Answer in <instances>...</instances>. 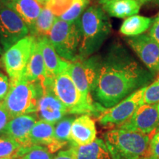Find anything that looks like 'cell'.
Segmentation results:
<instances>
[{"instance_id": "cell-1", "label": "cell", "mask_w": 159, "mask_h": 159, "mask_svg": "<svg viewBox=\"0 0 159 159\" xmlns=\"http://www.w3.org/2000/svg\"><path fill=\"white\" fill-rule=\"evenodd\" d=\"M149 75L121 47L111 49L100 65L95 97L105 108L114 106L136 89L144 87Z\"/></svg>"}, {"instance_id": "cell-2", "label": "cell", "mask_w": 159, "mask_h": 159, "mask_svg": "<svg viewBox=\"0 0 159 159\" xmlns=\"http://www.w3.org/2000/svg\"><path fill=\"white\" fill-rule=\"evenodd\" d=\"M81 40L79 59L87 58L98 50L111 33V25L104 10L91 6L79 19Z\"/></svg>"}, {"instance_id": "cell-3", "label": "cell", "mask_w": 159, "mask_h": 159, "mask_svg": "<svg viewBox=\"0 0 159 159\" xmlns=\"http://www.w3.org/2000/svg\"><path fill=\"white\" fill-rule=\"evenodd\" d=\"M104 139L111 159H137L150 154L148 135L116 128L105 133Z\"/></svg>"}, {"instance_id": "cell-4", "label": "cell", "mask_w": 159, "mask_h": 159, "mask_svg": "<svg viewBox=\"0 0 159 159\" xmlns=\"http://www.w3.org/2000/svg\"><path fill=\"white\" fill-rule=\"evenodd\" d=\"M10 84L8 94L2 102L11 118L37 113L38 102L43 91L41 84L30 82L25 75Z\"/></svg>"}, {"instance_id": "cell-5", "label": "cell", "mask_w": 159, "mask_h": 159, "mask_svg": "<svg viewBox=\"0 0 159 159\" xmlns=\"http://www.w3.org/2000/svg\"><path fill=\"white\" fill-rule=\"evenodd\" d=\"M52 89L65 105L70 114H94L100 113L104 107L88 100L81 94L71 80L67 69L54 77Z\"/></svg>"}, {"instance_id": "cell-6", "label": "cell", "mask_w": 159, "mask_h": 159, "mask_svg": "<svg viewBox=\"0 0 159 159\" xmlns=\"http://www.w3.org/2000/svg\"><path fill=\"white\" fill-rule=\"evenodd\" d=\"M48 38L61 58L69 62L79 59L81 40L79 19L74 22H67L56 18Z\"/></svg>"}, {"instance_id": "cell-7", "label": "cell", "mask_w": 159, "mask_h": 159, "mask_svg": "<svg viewBox=\"0 0 159 159\" xmlns=\"http://www.w3.org/2000/svg\"><path fill=\"white\" fill-rule=\"evenodd\" d=\"M100 63L95 57L78 59L69 63L67 71L81 94L93 101L91 93L94 90Z\"/></svg>"}, {"instance_id": "cell-8", "label": "cell", "mask_w": 159, "mask_h": 159, "mask_svg": "<svg viewBox=\"0 0 159 159\" xmlns=\"http://www.w3.org/2000/svg\"><path fill=\"white\" fill-rule=\"evenodd\" d=\"M36 38L27 35L5 51L2 61L10 77V82L22 77Z\"/></svg>"}, {"instance_id": "cell-9", "label": "cell", "mask_w": 159, "mask_h": 159, "mask_svg": "<svg viewBox=\"0 0 159 159\" xmlns=\"http://www.w3.org/2000/svg\"><path fill=\"white\" fill-rule=\"evenodd\" d=\"M147 85L137 89L111 108H103L98 121L105 127H119L128 120L143 103V96Z\"/></svg>"}, {"instance_id": "cell-10", "label": "cell", "mask_w": 159, "mask_h": 159, "mask_svg": "<svg viewBox=\"0 0 159 159\" xmlns=\"http://www.w3.org/2000/svg\"><path fill=\"white\" fill-rule=\"evenodd\" d=\"M30 30L16 12L2 2L0 5V44L6 51L28 35Z\"/></svg>"}, {"instance_id": "cell-11", "label": "cell", "mask_w": 159, "mask_h": 159, "mask_svg": "<svg viewBox=\"0 0 159 159\" xmlns=\"http://www.w3.org/2000/svg\"><path fill=\"white\" fill-rule=\"evenodd\" d=\"M159 127V113L157 104H142L127 122L117 128L149 135Z\"/></svg>"}, {"instance_id": "cell-12", "label": "cell", "mask_w": 159, "mask_h": 159, "mask_svg": "<svg viewBox=\"0 0 159 159\" xmlns=\"http://www.w3.org/2000/svg\"><path fill=\"white\" fill-rule=\"evenodd\" d=\"M52 83L42 88V94L38 102L36 114L41 120L55 125L68 114V111L55 96L52 89Z\"/></svg>"}, {"instance_id": "cell-13", "label": "cell", "mask_w": 159, "mask_h": 159, "mask_svg": "<svg viewBox=\"0 0 159 159\" xmlns=\"http://www.w3.org/2000/svg\"><path fill=\"white\" fill-rule=\"evenodd\" d=\"M131 48L152 73L159 71V44L150 35H139L128 40Z\"/></svg>"}, {"instance_id": "cell-14", "label": "cell", "mask_w": 159, "mask_h": 159, "mask_svg": "<svg viewBox=\"0 0 159 159\" xmlns=\"http://www.w3.org/2000/svg\"><path fill=\"white\" fill-rule=\"evenodd\" d=\"M37 117L36 113L13 117L7 123L3 135L11 137L22 148H28L31 146L30 134L37 122Z\"/></svg>"}, {"instance_id": "cell-15", "label": "cell", "mask_w": 159, "mask_h": 159, "mask_svg": "<svg viewBox=\"0 0 159 159\" xmlns=\"http://www.w3.org/2000/svg\"><path fill=\"white\" fill-rule=\"evenodd\" d=\"M71 144L75 146H84L94 142L97 139L95 122L89 114L75 119L71 128Z\"/></svg>"}, {"instance_id": "cell-16", "label": "cell", "mask_w": 159, "mask_h": 159, "mask_svg": "<svg viewBox=\"0 0 159 159\" xmlns=\"http://www.w3.org/2000/svg\"><path fill=\"white\" fill-rule=\"evenodd\" d=\"M37 40L41 49L47 78L53 79L67 69L69 61H65L59 56L48 37H39Z\"/></svg>"}, {"instance_id": "cell-17", "label": "cell", "mask_w": 159, "mask_h": 159, "mask_svg": "<svg viewBox=\"0 0 159 159\" xmlns=\"http://www.w3.org/2000/svg\"><path fill=\"white\" fill-rule=\"evenodd\" d=\"M2 2L13 9L27 25L32 33L43 5L36 0H1Z\"/></svg>"}, {"instance_id": "cell-18", "label": "cell", "mask_w": 159, "mask_h": 159, "mask_svg": "<svg viewBox=\"0 0 159 159\" xmlns=\"http://www.w3.org/2000/svg\"><path fill=\"white\" fill-rule=\"evenodd\" d=\"M25 77L30 82H39L41 85H42L47 79L44 61L37 39L33 45L30 57L26 66Z\"/></svg>"}, {"instance_id": "cell-19", "label": "cell", "mask_w": 159, "mask_h": 159, "mask_svg": "<svg viewBox=\"0 0 159 159\" xmlns=\"http://www.w3.org/2000/svg\"><path fill=\"white\" fill-rule=\"evenodd\" d=\"M74 120L73 117H66L56 123L52 142L47 146L51 153H55L68 143H71V128Z\"/></svg>"}, {"instance_id": "cell-20", "label": "cell", "mask_w": 159, "mask_h": 159, "mask_svg": "<svg viewBox=\"0 0 159 159\" xmlns=\"http://www.w3.org/2000/svg\"><path fill=\"white\" fill-rule=\"evenodd\" d=\"M71 148L77 159H111L106 144L100 139H96L94 142L84 146L71 145Z\"/></svg>"}, {"instance_id": "cell-21", "label": "cell", "mask_w": 159, "mask_h": 159, "mask_svg": "<svg viewBox=\"0 0 159 159\" xmlns=\"http://www.w3.org/2000/svg\"><path fill=\"white\" fill-rule=\"evenodd\" d=\"M102 5L106 13L119 19L137 15L141 7L140 4L135 0H113Z\"/></svg>"}, {"instance_id": "cell-22", "label": "cell", "mask_w": 159, "mask_h": 159, "mask_svg": "<svg viewBox=\"0 0 159 159\" xmlns=\"http://www.w3.org/2000/svg\"><path fill=\"white\" fill-rule=\"evenodd\" d=\"M54 125L43 120L37 121L30 134L31 145L48 146L54 136Z\"/></svg>"}, {"instance_id": "cell-23", "label": "cell", "mask_w": 159, "mask_h": 159, "mask_svg": "<svg viewBox=\"0 0 159 159\" xmlns=\"http://www.w3.org/2000/svg\"><path fill=\"white\" fill-rule=\"evenodd\" d=\"M152 23V19L150 18L134 15L125 20L120 27V32L126 36H137L148 30Z\"/></svg>"}, {"instance_id": "cell-24", "label": "cell", "mask_w": 159, "mask_h": 159, "mask_svg": "<svg viewBox=\"0 0 159 159\" xmlns=\"http://www.w3.org/2000/svg\"><path fill=\"white\" fill-rule=\"evenodd\" d=\"M55 16L47 7H43L35 24L32 35L39 37H48L54 25Z\"/></svg>"}, {"instance_id": "cell-25", "label": "cell", "mask_w": 159, "mask_h": 159, "mask_svg": "<svg viewBox=\"0 0 159 159\" xmlns=\"http://www.w3.org/2000/svg\"><path fill=\"white\" fill-rule=\"evenodd\" d=\"M13 159H53V156L42 145H31L28 148H21Z\"/></svg>"}, {"instance_id": "cell-26", "label": "cell", "mask_w": 159, "mask_h": 159, "mask_svg": "<svg viewBox=\"0 0 159 159\" xmlns=\"http://www.w3.org/2000/svg\"><path fill=\"white\" fill-rule=\"evenodd\" d=\"M21 148V145L11 137L6 135L0 136V158L13 159Z\"/></svg>"}, {"instance_id": "cell-27", "label": "cell", "mask_w": 159, "mask_h": 159, "mask_svg": "<svg viewBox=\"0 0 159 159\" xmlns=\"http://www.w3.org/2000/svg\"><path fill=\"white\" fill-rule=\"evenodd\" d=\"M88 3V0H74V2L68 11L58 18L67 22H74L80 18Z\"/></svg>"}, {"instance_id": "cell-28", "label": "cell", "mask_w": 159, "mask_h": 159, "mask_svg": "<svg viewBox=\"0 0 159 159\" xmlns=\"http://www.w3.org/2000/svg\"><path fill=\"white\" fill-rule=\"evenodd\" d=\"M73 2L74 0H48L45 7L50 10L52 13L58 18L68 11Z\"/></svg>"}, {"instance_id": "cell-29", "label": "cell", "mask_w": 159, "mask_h": 159, "mask_svg": "<svg viewBox=\"0 0 159 159\" xmlns=\"http://www.w3.org/2000/svg\"><path fill=\"white\" fill-rule=\"evenodd\" d=\"M143 103L148 105L159 103V76L152 84L146 86L143 96Z\"/></svg>"}, {"instance_id": "cell-30", "label": "cell", "mask_w": 159, "mask_h": 159, "mask_svg": "<svg viewBox=\"0 0 159 159\" xmlns=\"http://www.w3.org/2000/svg\"><path fill=\"white\" fill-rule=\"evenodd\" d=\"M12 118L5 108L3 102H0V135H3L5 128Z\"/></svg>"}, {"instance_id": "cell-31", "label": "cell", "mask_w": 159, "mask_h": 159, "mask_svg": "<svg viewBox=\"0 0 159 159\" xmlns=\"http://www.w3.org/2000/svg\"><path fill=\"white\" fill-rule=\"evenodd\" d=\"M10 87L11 84H10L8 77L0 72V102L4 100L7 94H8Z\"/></svg>"}, {"instance_id": "cell-32", "label": "cell", "mask_w": 159, "mask_h": 159, "mask_svg": "<svg viewBox=\"0 0 159 159\" xmlns=\"http://www.w3.org/2000/svg\"><path fill=\"white\" fill-rule=\"evenodd\" d=\"M150 156L159 159V134L156 133L153 137L150 139Z\"/></svg>"}, {"instance_id": "cell-33", "label": "cell", "mask_w": 159, "mask_h": 159, "mask_svg": "<svg viewBox=\"0 0 159 159\" xmlns=\"http://www.w3.org/2000/svg\"><path fill=\"white\" fill-rule=\"evenodd\" d=\"M149 35L153 39L159 44V13L158 16L152 20V26L150 30Z\"/></svg>"}, {"instance_id": "cell-34", "label": "cell", "mask_w": 159, "mask_h": 159, "mask_svg": "<svg viewBox=\"0 0 159 159\" xmlns=\"http://www.w3.org/2000/svg\"><path fill=\"white\" fill-rule=\"evenodd\" d=\"M53 159H77L75 156L74 150L70 148L66 150H62L58 152Z\"/></svg>"}, {"instance_id": "cell-35", "label": "cell", "mask_w": 159, "mask_h": 159, "mask_svg": "<svg viewBox=\"0 0 159 159\" xmlns=\"http://www.w3.org/2000/svg\"><path fill=\"white\" fill-rule=\"evenodd\" d=\"M111 1H113V0H99V2L102 4V5H103V4L108 2H111ZM135 1L138 2L141 5H143V4L148 3V2L159 3V0H135Z\"/></svg>"}, {"instance_id": "cell-36", "label": "cell", "mask_w": 159, "mask_h": 159, "mask_svg": "<svg viewBox=\"0 0 159 159\" xmlns=\"http://www.w3.org/2000/svg\"><path fill=\"white\" fill-rule=\"evenodd\" d=\"M137 159H157L156 158H154V157L151 156L149 155V156H144V157H141V158H139Z\"/></svg>"}, {"instance_id": "cell-37", "label": "cell", "mask_w": 159, "mask_h": 159, "mask_svg": "<svg viewBox=\"0 0 159 159\" xmlns=\"http://www.w3.org/2000/svg\"><path fill=\"white\" fill-rule=\"evenodd\" d=\"M37 2H39V3H41V5H43V6H45L46 3H47V2L48 1V0H36Z\"/></svg>"}, {"instance_id": "cell-38", "label": "cell", "mask_w": 159, "mask_h": 159, "mask_svg": "<svg viewBox=\"0 0 159 159\" xmlns=\"http://www.w3.org/2000/svg\"><path fill=\"white\" fill-rule=\"evenodd\" d=\"M2 50H3V49H2V47H1V45H0V55H1L2 53Z\"/></svg>"}, {"instance_id": "cell-39", "label": "cell", "mask_w": 159, "mask_h": 159, "mask_svg": "<svg viewBox=\"0 0 159 159\" xmlns=\"http://www.w3.org/2000/svg\"><path fill=\"white\" fill-rule=\"evenodd\" d=\"M157 106H158V113H159V103L157 104Z\"/></svg>"}, {"instance_id": "cell-40", "label": "cell", "mask_w": 159, "mask_h": 159, "mask_svg": "<svg viewBox=\"0 0 159 159\" xmlns=\"http://www.w3.org/2000/svg\"><path fill=\"white\" fill-rule=\"evenodd\" d=\"M156 133H158L159 134V127L158 128V129H157V131H156Z\"/></svg>"}, {"instance_id": "cell-41", "label": "cell", "mask_w": 159, "mask_h": 159, "mask_svg": "<svg viewBox=\"0 0 159 159\" xmlns=\"http://www.w3.org/2000/svg\"><path fill=\"white\" fill-rule=\"evenodd\" d=\"M0 159H12V158H0Z\"/></svg>"}, {"instance_id": "cell-42", "label": "cell", "mask_w": 159, "mask_h": 159, "mask_svg": "<svg viewBox=\"0 0 159 159\" xmlns=\"http://www.w3.org/2000/svg\"><path fill=\"white\" fill-rule=\"evenodd\" d=\"M1 3H2V1H1V0H0V5H1Z\"/></svg>"}]
</instances>
